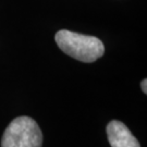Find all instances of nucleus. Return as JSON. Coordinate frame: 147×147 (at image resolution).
<instances>
[{
	"label": "nucleus",
	"instance_id": "nucleus-2",
	"mask_svg": "<svg viewBox=\"0 0 147 147\" xmlns=\"http://www.w3.org/2000/svg\"><path fill=\"white\" fill-rule=\"evenodd\" d=\"M42 133L30 117H18L3 132L1 147H42Z\"/></svg>",
	"mask_w": 147,
	"mask_h": 147
},
{
	"label": "nucleus",
	"instance_id": "nucleus-1",
	"mask_svg": "<svg viewBox=\"0 0 147 147\" xmlns=\"http://www.w3.org/2000/svg\"><path fill=\"white\" fill-rule=\"evenodd\" d=\"M55 40L63 53L82 62H94L101 58L105 53V46L99 38L68 30L57 32Z\"/></svg>",
	"mask_w": 147,
	"mask_h": 147
},
{
	"label": "nucleus",
	"instance_id": "nucleus-3",
	"mask_svg": "<svg viewBox=\"0 0 147 147\" xmlns=\"http://www.w3.org/2000/svg\"><path fill=\"white\" fill-rule=\"evenodd\" d=\"M107 137L111 147H141L136 137L120 121L113 120L108 123Z\"/></svg>",
	"mask_w": 147,
	"mask_h": 147
},
{
	"label": "nucleus",
	"instance_id": "nucleus-4",
	"mask_svg": "<svg viewBox=\"0 0 147 147\" xmlns=\"http://www.w3.org/2000/svg\"><path fill=\"white\" fill-rule=\"evenodd\" d=\"M146 84H147V80L144 79L142 82H141V88H142V90H143V93H144V94H147Z\"/></svg>",
	"mask_w": 147,
	"mask_h": 147
}]
</instances>
